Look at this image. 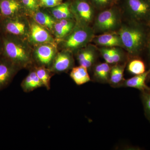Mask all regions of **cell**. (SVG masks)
Here are the masks:
<instances>
[{
  "label": "cell",
  "mask_w": 150,
  "mask_h": 150,
  "mask_svg": "<svg viewBox=\"0 0 150 150\" xmlns=\"http://www.w3.org/2000/svg\"><path fill=\"white\" fill-rule=\"evenodd\" d=\"M150 26L131 21L128 25H124L119 30L124 48L133 57H140L144 52L146 46Z\"/></svg>",
  "instance_id": "1"
},
{
  "label": "cell",
  "mask_w": 150,
  "mask_h": 150,
  "mask_svg": "<svg viewBox=\"0 0 150 150\" xmlns=\"http://www.w3.org/2000/svg\"><path fill=\"white\" fill-rule=\"evenodd\" d=\"M2 34V55L20 69L31 64L32 51L27 43L21 38Z\"/></svg>",
  "instance_id": "2"
},
{
  "label": "cell",
  "mask_w": 150,
  "mask_h": 150,
  "mask_svg": "<svg viewBox=\"0 0 150 150\" xmlns=\"http://www.w3.org/2000/svg\"><path fill=\"white\" fill-rule=\"evenodd\" d=\"M94 37L93 30L88 25L78 23L71 32L61 41L64 49L72 53L85 47Z\"/></svg>",
  "instance_id": "3"
},
{
  "label": "cell",
  "mask_w": 150,
  "mask_h": 150,
  "mask_svg": "<svg viewBox=\"0 0 150 150\" xmlns=\"http://www.w3.org/2000/svg\"><path fill=\"white\" fill-rule=\"evenodd\" d=\"M131 21L150 26V0H124Z\"/></svg>",
  "instance_id": "4"
},
{
  "label": "cell",
  "mask_w": 150,
  "mask_h": 150,
  "mask_svg": "<svg viewBox=\"0 0 150 150\" xmlns=\"http://www.w3.org/2000/svg\"><path fill=\"white\" fill-rule=\"evenodd\" d=\"M30 25L27 19L21 16L3 19L0 25V30L4 34L14 35L22 38L29 35Z\"/></svg>",
  "instance_id": "5"
},
{
  "label": "cell",
  "mask_w": 150,
  "mask_h": 150,
  "mask_svg": "<svg viewBox=\"0 0 150 150\" xmlns=\"http://www.w3.org/2000/svg\"><path fill=\"white\" fill-rule=\"evenodd\" d=\"M119 15L114 8L108 9L101 12L95 22L96 29L101 32H108L114 30L118 25Z\"/></svg>",
  "instance_id": "6"
},
{
  "label": "cell",
  "mask_w": 150,
  "mask_h": 150,
  "mask_svg": "<svg viewBox=\"0 0 150 150\" xmlns=\"http://www.w3.org/2000/svg\"><path fill=\"white\" fill-rule=\"evenodd\" d=\"M71 9L79 23L88 25L92 21L94 10L92 4L87 0H75Z\"/></svg>",
  "instance_id": "7"
},
{
  "label": "cell",
  "mask_w": 150,
  "mask_h": 150,
  "mask_svg": "<svg viewBox=\"0 0 150 150\" xmlns=\"http://www.w3.org/2000/svg\"><path fill=\"white\" fill-rule=\"evenodd\" d=\"M33 54L39 66L49 68L56 54V46L54 43L40 44L35 48Z\"/></svg>",
  "instance_id": "8"
},
{
  "label": "cell",
  "mask_w": 150,
  "mask_h": 150,
  "mask_svg": "<svg viewBox=\"0 0 150 150\" xmlns=\"http://www.w3.org/2000/svg\"><path fill=\"white\" fill-rule=\"evenodd\" d=\"M19 70L4 56H0V91L9 85Z\"/></svg>",
  "instance_id": "9"
},
{
  "label": "cell",
  "mask_w": 150,
  "mask_h": 150,
  "mask_svg": "<svg viewBox=\"0 0 150 150\" xmlns=\"http://www.w3.org/2000/svg\"><path fill=\"white\" fill-rule=\"evenodd\" d=\"M74 64L71 52L64 50L56 54L49 69L52 72H64L71 69Z\"/></svg>",
  "instance_id": "10"
},
{
  "label": "cell",
  "mask_w": 150,
  "mask_h": 150,
  "mask_svg": "<svg viewBox=\"0 0 150 150\" xmlns=\"http://www.w3.org/2000/svg\"><path fill=\"white\" fill-rule=\"evenodd\" d=\"M29 40L33 44H40L54 43V40L46 28L38 24L35 21L30 25Z\"/></svg>",
  "instance_id": "11"
},
{
  "label": "cell",
  "mask_w": 150,
  "mask_h": 150,
  "mask_svg": "<svg viewBox=\"0 0 150 150\" xmlns=\"http://www.w3.org/2000/svg\"><path fill=\"white\" fill-rule=\"evenodd\" d=\"M22 6L18 0H0V11L3 19L21 16Z\"/></svg>",
  "instance_id": "12"
},
{
  "label": "cell",
  "mask_w": 150,
  "mask_h": 150,
  "mask_svg": "<svg viewBox=\"0 0 150 150\" xmlns=\"http://www.w3.org/2000/svg\"><path fill=\"white\" fill-rule=\"evenodd\" d=\"M95 43L103 47H121L124 48L119 34L107 33L98 36H94L93 40Z\"/></svg>",
  "instance_id": "13"
},
{
  "label": "cell",
  "mask_w": 150,
  "mask_h": 150,
  "mask_svg": "<svg viewBox=\"0 0 150 150\" xmlns=\"http://www.w3.org/2000/svg\"><path fill=\"white\" fill-rule=\"evenodd\" d=\"M76 25L72 18L59 20L54 25L53 30L55 36L59 40L64 39L71 32Z\"/></svg>",
  "instance_id": "14"
},
{
  "label": "cell",
  "mask_w": 150,
  "mask_h": 150,
  "mask_svg": "<svg viewBox=\"0 0 150 150\" xmlns=\"http://www.w3.org/2000/svg\"><path fill=\"white\" fill-rule=\"evenodd\" d=\"M150 72V68L143 74L135 75L127 80L125 81L124 85L129 87L137 89L142 92L150 91V87L147 86L146 83Z\"/></svg>",
  "instance_id": "15"
},
{
  "label": "cell",
  "mask_w": 150,
  "mask_h": 150,
  "mask_svg": "<svg viewBox=\"0 0 150 150\" xmlns=\"http://www.w3.org/2000/svg\"><path fill=\"white\" fill-rule=\"evenodd\" d=\"M77 58L80 65L88 69L92 67L95 60L94 49L91 46L81 48L79 50Z\"/></svg>",
  "instance_id": "16"
},
{
  "label": "cell",
  "mask_w": 150,
  "mask_h": 150,
  "mask_svg": "<svg viewBox=\"0 0 150 150\" xmlns=\"http://www.w3.org/2000/svg\"><path fill=\"white\" fill-rule=\"evenodd\" d=\"M43 86V84L36 74L35 70L30 71L21 83L23 90L26 93L30 92Z\"/></svg>",
  "instance_id": "17"
},
{
  "label": "cell",
  "mask_w": 150,
  "mask_h": 150,
  "mask_svg": "<svg viewBox=\"0 0 150 150\" xmlns=\"http://www.w3.org/2000/svg\"><path fill=\"white\" fill-rule=\"evenodd\" d=\"M70 76L76 84L79 86L87 83L91 81L88 69L81 65L72 68Z\"/></svg>",
  "instance_id": "18"
},
{
  "label": "cell",
  "mask_w": 150,
  "mask_h": 150,
  "mask_svg": "<svg viewBox=\"0 0 150 150\" xmlns=\"http://www.w3.org/2000/svg\"><path fill=\"white\" fill-rule=\"evenodd\" d=\"M51 16L55 19H64L72 18L73 15L69 3H62L61 4L52 8Z\"/></svg>",
  "instance_id": "19"
},
{
  "label": "cell",
  "mask_w": 150,
  "mask_h": 150,
  "mask_svg": "<svg viewBox=\"0 0 150 150\" xmlns=\"http://www.w3.org/2000/svg\"><path fill=\"white\" fill-rule=\"evenodd\" d=\"M33 15L34 20L38 24L50 30L54 29L56 21L55 19L52 16L44 12L38 10L33 14Z\"/></svg>",
  "instance_id": "20"
},
{
  "label": "cell",
  "mask_w": 150,
  "mask_h": 150,
  "mask_svg": "<svg viewBox=\"0 0 150 150\" xmlns=\"http://www.w3.org/2000/svg\"><path fill=\"white\" fill-rule=\"evenodd\" d=\"M110 71V67L108 63L100 64L95 68L94 76L100 82H107L109 80Z\"/></svg>",
  "instance_id": "21"
},
{
  "label": "cell",
  "mask_w": 150,
  "mask_h": 150,
  "mask_svg": "<svg viewBox=\"0 0 150 150\" xmlns=\"http://www.w3.org/2000/svg\"><path fill=\"white\" fill-rule=\"evenodd\" d=\"M35 72L39 79L43 84V87H45L47 90H50L51 88V79L52 77V71L49 68L43 66H39L35 67Z\"/></svg>",
  "instance_id": "22"
},
{
  "label": "cell",
  "mask_w": 150,
  "mask_h": 150,
  "mask_svg": "<svg viewBox=\"0 0 150 150\" xmlns=\"http://www.w3.org/2000/svg\"><path fill=\"white\" fill-rule=\"evenodd\" d=\"M129 62L128 66V71L134 75L141 74L146 71V67L144 62L140 57H135Z\"/></svg>",
  "instance_id": "23"
},
{
  "label": "cell",
  "mask_w": 150,
  "mask_h": 150,
  "mask_svg": "<svg viewBox=\"0 0 150 150\" xmlns=\"http://www.w3.org/2000/svg\"><path fill=\"white\" fill-rule=\"evenodd\" d=\"M124 67L116 65L110 69L109 80L113 85H117L123 81Z\"/></svg>",
  "instance_id": "24"
},
{
  "label": "cell",
  "mask_w": 150,
  "mask_h": 150,
  "mask_svg": "<svg viewBox=\"0 0 150 150\" xmlns=\"http://www.w3.org/2000/svg\"><path fill=\"white\" fill-rule=\"evenodd\" d=\"M21 3L28 12L33 14L39 9V2L38 0H21Z\"/></svg>",
  "instance_id": "25"
},
{
  "label": "cell",
  "mask_w": 150,
  "mask_h": 150,
  "mask_svg": "<svg viewBox=\"0 0 150 150\" xmlns=\"http://www.w3.org/2000/svg\"><path fill=\"white\" fill-rule=\"evenodd\" d=\"M142 98L145 115L150 121V91L142 92Z\"/></svg>",
  "instance_id": "26"
},
{
  "label": "cell",
  "mask_w": 150,
  "mask_h": 150,
  "mask_svg": "<svg viewBox=\"0 0 150 150\" xmlns=\"http://www.w3.org/2000/svg\"><path fill=\"white\" fill-rule=\"evenodd\" d=\"M109 51L112 59V64H116L121 62L123 58V56L122 53L119 49L112 47L109 48Z\"/></svg>",
  "instance_id": "27"
},
{
  "label": "cell",
  "mask_w": 150,
  "mask_h": 150,
  "mask_svg": "<svg viewBox=\"0 0 150 150\" xmlns=\"http://www.w3.org/2000/svg\"><path fill=\"white\" fill-rule=\"evenodd\" d=\"M63 0H40V6L46 8H53L59 5L62 3Z\"/></svg>",
  "instance_id": "28"
},
{
  "label": "cell",
  "mask_w": 150,
  "mask_h": 150,
  "mask_svg": "<svg viewBox=\"0 0 150 150\" xmlns=\"http://www.w3.org/2000/svg\"><path fill=\"white\" fill-rule=\"evenodd\" d=\"M90 2L94 6L101 8L110 5L114 0H90Z\"/></svg>",
  "instance_id": "29"
},
{
  "label": "cell",
  "mask_w": 150,
  "mask_h": 150,
  "mask_svg": "<svg viewBox=\"0 0 150 150\" xmlns=\"http://www.w3.org/2000/svg\"><path fill=\"white\" fill-rule=\"evenodd\" d=\"M101 55L105 62L108 64H112V59L109 51V48H101L100 50Z\"/></svg>",
  "instance_id": "30"
},
{
  "label": "cell",
  "mask_w": 150,
  "mask_h": 150,
  "mask_svg": "<svg viewBox=\"0 0 150 150\" xmlns=\"http://www.w3.org/2000/svg\"><path fill=\"white\" fill-rule=\"evenodd\" d=\"M147 51L148 60L150 65V27L147 41L146 46L145 50V51Z\"/></svg>",
  "instance_id": "31"
},
{
  "label": "cell",
  "mask_w": 150,
  "mask_h": 150,
  "mask_svg": "<svg viewBox=\"0 0 150 150\" xmlns=\"http://www.w3.org/2000/svg\"><path fill=\"white\" fill-rule=\"evenodd\" d=\"M3 52V40L1 32L0 33V56H2Z\"/></svg>",
  "instance_id": "32"
},
{
  "label": "cell",
  "mask_w": 150,
  "mask_h": 150,
  "mask_svg": "<svg viewBox=\"0 0 150 150\" xmlns=\"http://www.w3.org/2000/svg\"><path fill=\"white\" fill-rule=\"evenodd\" d=\"M2 19V17L1 14V11H0V25H1V22Z\"/></svg>",
  "instance_id": "33"
},
{
  "label": "cell",
  "mask_w": 150,
  "mask_h": 150,
  "mask_svg": "<svg viewBox=\"0 0 150 150\" xmlns=\"http://www.w3.org/2000/svg\"><path fill=\"white\" fill-rule=\"evenodd\" d=\"M148 79H150V72L149 74V76H148Z\"/></svg>",
  "instance_id": "34"
},
{
  "label": "cell",
  "mask_w": 150,
  "mask_h": 150,
  "mask_svg": "<svg viewBox=\"0 0 150 150\" xmlns=\"http://www.w3.org/2000/svg\"><path fill=\"white\" fill-rule=\"evenodd\" d=\"M119 1V0H114V2H116L117 1Z\"/></svg>",
  "instance_id": "35"
}]
</instances>
